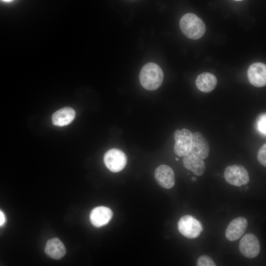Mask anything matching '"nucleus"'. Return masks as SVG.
I'll use <instances>...</instances> for the list:
<instances>
[{
	"label": "nucleus",
	"instance_id": "nucleus-1",
	"mask_svg": "<svg viewBox=\"0 0 266 266\" xmlns=\"http://www.w3.org/2000/svg\"><path fill=\"white\" fill-rule=\"evenodd\" d=\"M164 79V73L156 64L148 63L142 68L139 74L140 83L145 89L153 91L159 88Z\"/></svg>",
	"mask_w": 266,
	"mask_h": 266
},
{
	"label": "nucleus",
	"instance_id": "nucleus-2",
	"mask_svg": "<svg viewBox=\"0 0 266 266\" xmlns=\"http://www.w3.org/2000/svg\"><path fill=\"white\" fill-rule=\"evenodd\" d=\"M179 26L183 33L192 39L200 38L205 32V26L203 21L193 13L184 14L180 20Z\"/></svg>",
	"mask_w": 266,
	"mask_h": 266
},
{
	"label": "nucleus",
	"instance_id": "nucleus-3",
	"mask_svg": "<svg viewBox=\"0 0 266 266\" xmlns=\"http://www.w3.org/2000/svg\"><path fill=\"white\" fill-rule=\"evenodd\" d=\"M177 227L180 233L189 239L198 237L203 231L202 224L190 215L181 217L178 222Z\"/></svg>",
	"mask_w": 266,
	"mask_h": 266
},
{
	"label": "nucleus",
	"instance_id": "nucleus-4",
	"mask_svg": "<svg viewBox=\"0 0 266 266\" xmlns=\"http://www.w3.org/2000/svg\"><path fill=\"white\" fill-rule=\"evenodd\" d=\"M175 140L174 151L179 157H184L191 152L193 133L187 129L177 130L173 135Z\"/></svg>",
	"mask_w": 266,
	"mask_h": 266
},
{
	"label": "nucleus",
	"instance_id": "nucleus-5",
	"mask_svg": "<svg viewBox=\"0 0 266 266\" xmlns=\"http://www.w3.org/2000/svg\"><path fill=\"white\" fill-rule=\"evenodd\" d=\"M224 178L228 183L237 187L247 184L250 180L248 171L240 165L227 166L224 171Z\"/></svg>",
	"mask_w": 266,
	"mask_h": 266
},
{
	"label": "nucleus",
	"instance_id": "nucleus-6",
	"mask_svg": "<svg viewBox=\"0 0 266 266\" xmlns=\"http://www.w3.org/2000/svg\"><path fill=\"white\" fill-rule=\"evenodd\" d=\"M103 161L105 165L110 171L117 172L124 169L127 159L122 150L113 148L108 150L104 154Z\"/></svg>",
	"mask_w": 266,
	"mask_h": 266
},
{
	"label": "nucleus",
	"instance_id": "nucleus-7",
	"mask_svg": "<svg viewBox=\"0 0 266 266\" xmlns=\"http://www.w3.org/2000/svg\"><path fill=\"white\" fill-rule=\"evenodd\" d=\"M239 248L240 253L248 258H254L260 252V244L257 237L253 233L246 234L241 239Z\"/></svg>",
	"mask_w": 266,
	"mask_h": 266
},
{
	"label": "nucleus",
	"instance_id": "nucleus-8",
	"mask_svg": "<svg viewBox=\"0 0 266 266\" xmlns=\"http://www.w3.org/2000/svg\"><path fill=\"white\" fill-rule=\"evenodd\" d=\"M247 77L250 83L257 87H262L266 84V66L256 62L251 64L247 70Z\"/></svg>",
	"mask_w": 266,
	"mask_h": 266
},
{
	"label": "nucleus",
	"instance_id": "nucleus-9",
	"mask_svg": "<svg viewBox=\"0 0 266 266\" xmlns=\"http://www.w3.org/2000/svg\"><path fill=\"white\" fill-rule=\"evenodd\" d=\"M195 156L201 159H206L209 153L208 142L203 134L199 132L193 133V140L191 152Z\"/></svg>",
	"mask_w": 266,
	"mask_h": 266
},
{
	"label": "nucleus",
	"instance_id": "nucleus-10",
	"mask_svg": "<svg viewBox=\"0 0 266 266\" xmlns=\"http://www.w3.org/2000/svg\"><path fill=\"white\" fill-rule=\"evenodd\" d=\"M155 179L162 187L169 189L175 184V174L173 169L166 165L158 166L154 172Z\"/></svg>",
	"mask_w": 266,
	"mask_h": 266
},
{
	"label": "nucleus",
	"instance_id": "nucleus-11",
	"mask_svg": "<svg viewBox=\"0 0 266 266\" xmlns=\"http://www.w3.org/2000/svg\"><path fill=\"white\" fill-rule=\"evenodd\" d=\"M248 226L247 219L239 217L233 220L228 226L225 235L229 241H235L239 239L244 233Z\"/></svg>",
	"mask_w": 266,
	"mask_h": 266
},
{
	"label": "nucleus",
	"instance_id": "nucleus-12",
	"mask_svg": "<svg viewBox=\"0 0 266 266\" xmlns=\"http://www.w3.org/2000/svg\"><path fill=\"white\" fill-rule=\"evenodd\" d=\"M112 216V211L109 208L100 206L94 208L91 211L90 219L93 226L100 227L107 224Z\"/></svg>",
	"mask_w": 266,
	"mask_h": 266
},
{
	"label": "nucleus",
	"instance_id": "nucleus-13",
	"mask_svg": "<svg viewBox=\"0 0 266 266\" xmlns=\"http://www.w3.org/2000/svg\"><path fill=\"white\" fill-rule=\"evenodd\" d=\"M75 110L70 107H65L56 111L52 116L53 124L64 126L70 124L75 116Z\"/></svg>",
	"mask_w": 266,
	"mask_h": 266
},
{
	"label": "nucleus",
	"instance_id": "nucleus-14",
	"mask_svg": "<svg viewBox=\"0 0 266 266\" xmlns=\"http://www.w3.org/2000/svg\"><path fill=\"white\" fill-rule=\"evenodd\" d=\"M217 84V78L210 72H203L199 74L196 79L197 88L204 93L211 92L216 87Z\"/></svg>",
	"mask_w": 266,
	"mask_h": 266
},
{
	"label": "nucleus",
	"instance_id": "nucleus-15",
	"mask_svg": "<svg viewBox=\"0 0 266 266\" xmlns=\"http://www.w3.org/2000/svg\"><path fill=\"white\" fill-rule=\"evenodd\" d=\"M183 163L186 169L191 171L196 175L201 176L205 171V165L203 160L191 153L184 157Z\"/></svg>",
	"mask_w": 266,
	"mask_h": 266
},
{
	"label": "nucleus",
	"instance_id": "nucleus-16",
	"mask_svg": "<svg viewBox=\"0 0 266 266\" xmlns=\"http://www.w3.org/2000/svg\"><path fill=\"white\" fill-rule=\"evenodd\" d=\"M45 252L51 258L59 260L66 253V249L63 242L57 238L49 239L46 243Z\"/></svg>",
	"mask_w": 266,
	"mask_h": 266
},
{
	"label": "nucleus",
	"instance_id": "nucleus-17",
	"mask_svg": "<svg viewBox=\"0 0 266 266\" xmlns=\"http://www.w3.org/2000/svg\"><path fill=\"white\" fill-rule=\"evenodd\" d=\"M266 115L263 114L260 116L256 122V129L257 130L263 135H266Z\"/></svg>",
	"mask_w": 266,
	"mask_h": 266
},
{
	"label": "nucleus",
	"instance_id": "nucleus-18",
	"mask_svg": "<svg viewBox=\"0 0 266 266\" xmlns=\"http://www.w3.org/2000/svg\"><path fill=\"white\" fill-rule=\"evenodd\" d=\"M198 266H215L216 264L213 260L207 255L200 256L197 260Z\"/></svg>",
	"mask_w": 266,
	"mask_h": 266
},
{
	"label": "nucleus",
	"instance_id": "nucleus-19",
	"mask_svg": "<svg viewBox=\"0 0 266 266\" xmlns=\"http://www.w3.org/2000/svg\"><path fill=\"white\" fill-rule=\"evenodd\" d=\"M258 162L262 166H266V144L264 143L259 149L257 154Z\"/></svg>",
	"mask_w": 266,
	"mask_h": 266
},
{
	"label": "nucleus",
	"instance_id": "nucleus-20",
	"mask_svg": "<svg viewBox=\"0 0 266 266\" xmlns=\"http://www.w3.org/2000/svg\"><path fill=\"white\" fill-rule=\"evenodd\" d=\"M4 220L5 218L3 213L0 211V225L4 223Z\"/></svg>",
	"mask_w": 266,
	"mask_h": 266
},
{
	"label": "nucleus",
	"instance_id": "nucleus-21",
	"mask_svg": "<svg viewBox=\"0 0 266 266\" xmlns=\"http://www.w3.org/2000/svg\"><path fill=\"white\" fill-rule=\"evenodd\" d=\"M191 180H192V181L195 182V181H196L197 180V178L195 177H192L191 178Z\"/></svg>",
	"mask_w": 266,
	"mask_h": 266
},
{
	"label": "nucleus",
	"instance_id": "nucleus-22",
	"mask_svg": "<svg viewBox=\"0 0 266 266\" xmlns=\"http://www.w3.org/2000/svg\"><path fill=\"white\" fill-rule=\"evenodd\" d=\"M3 1H11L12 0H2Z\"/></svg>",
	"mask_w": 266,
	"mask_h": 266
},
{
	"label": "nucleus",
	"instance_id": "nucleus-23",
	"mask_svg": "<svg viewBox=\"0 0 266 266\" xmlns=\"http://www.w3.org/2000/svg\"><path fill=\"white\" fill-rule=\"evenodd\" d=\"M175 160L178 161V160H179V159H178V158H175Z\"/></svg>",
	"mask_w": 266,
	"mask_h": 266
},
{
	"label": "nucleus",
	"instance_id": "nucleus-24",
	"mask_svg": "<svg viewBox=\"0 0 266 266\" xmlns=\"http://www.w3.org/2000/svg\"><path fill=\"white\" fill-rule=\"evenodd\" d=\"M235 0V1H241V0Z\"/></svg>",
	"mask_w": 266,
	"mask_h": 266
}]
</instances>
